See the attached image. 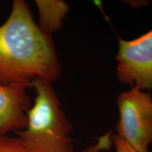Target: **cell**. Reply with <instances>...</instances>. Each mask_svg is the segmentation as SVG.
Segmentation results:
<instances>
[{
    "mask_svg": "<svg viewBox=\"0 0 152 152\" xmlns=\"http://www.w3.org/2000/svg\"><path fill=\"white\" fill-rule=\"evenodd\" d=\"M111 134L112 131L110 130L109 132H106L104 135L99 137L96 143L91 144L79 152H101L110 150L112 145Z\"/></svg>",
    "mask_w": 152,
    "mask_h": 152,
    "instance_id": "cell-8",
    "label": "cell"
},
{
    "mask_svg": "<svg viewBox=\"0 0 152 152\" xmlns=\"http://www.w3.org/2000/svg\"><path fill=\"white\" fill-rule=\"evenodd\" d=\"M111 139L116 152H137L130 144L118 136L116 134H112Z\"/></svg>",
    "mask_w": 152,
    "mask_h": 152,
    "instance_id": "cell-9",
    "label": "cell"
},
{
    "mask_svg": "<svg viewBox=\"0 0 152 152\" xmlns=\"http://www.w3.org/2000/svg\"><path fill=\"white\" fill-rule=\"evenodd\" d=\"M30 87L36 92L35 103L27 112V127L15 132L17 137L30 152H73V126L52 83L35 78Z\"/></svg>",
    "mask_w": 152,
    "mask_h": 152,
    "instance_id": "cell-2",
    "label": "cell"
},
{
    "mask_svg": "<svg viewBox=\"0 0 152 152\" xmlns=\"http://www.w3.org/2000/svg\"><path fill=\"white\" fill-rule=\"evenodd\" d=\"M27 87L0 85V134L20 131L28 125L30 100Z\"/></svg>",
    "mask_w": 152,
    "mask_h": 152,
    "instance_id": "cell-5",
    "label": "cell"
},
{
    "mask_svg": "<svg viewBox=\"0 0 152 152\" xmlns=\"http://www.w3.org/2000/svg\"><path fill=\"white\" fill-rule=\"evenodd\" d=\"M39 12L38 26L43 33L49 35L59 31L63 22L70 11V7L61 0H36Z\"/></svg>",
    "mask_w": 152,
    "mask_h": 152,
    "instance_id": "cell-6",
    "label": "cell"
},
{
    "mask_svg": "<svg viewBox=\"0 0 152 152\" xmlns=\"http://www.w3.org/2000/svg\"><path fill=\"white\" fill-rule=\"evenodd\" d=\"M0 152H30L20 139L0 134Z\"/></svg>",
    "mask_w": 152,
    "mask_h": 152,
    "instance_id": "cell-7",
    "label": "cell"
},
{
    "mask_svg": "<svg viewBox=\"0 0 152 152\" xmlns=\"http://www.w3.org/2000/svg\"><path fill=\"white\" fill-rule=\"evenodd\" d=\"M61 73L52 36L40 30L26 1L14 0L0 26V85L29 87L34 79L52 83Z\"/></svg>",
    "mask_w": 152,
    "mask_h": 152,
    "instance_id": "cell-1",
    "label": "cell"
},
{
    "mask_svg": "<svg viewBox=\"0 0 152 152\" xmlns=\"http://www.w3.org/2000/svg\"><path fill=\"white\" fill-rule=\"evenodd\" d=\"M125 3L128 4L131 7L134 9L141 8L142 7H146L149 4V1H144V0H140V1H125Z\"/></svg>",
    "mask_w": 152,
    "mask_h": 152,
    "instance_id": "cell-10",
    "label": "cell"
},
{
    "mask_svg": "<svg viewBox=\"0 0 152 152\" xmlns=\"http://www.w3.org/2000/svg\"><path fill=\"white\" fill-rule=\"evenodd\" d=\"M121 83L142 90H152V29L132 40L118 37L115 57Z\"/></svg>",
    "mask_w": 152,
    "mask_h": 152,
    "instance_id": "cell-4",
    "label": "cell"
},
{
    "mask_svg": "<svg viewBox=\"0 0 152 152\" xmlns=\"http://www.w3.org/2000/svg\"><path fill=\"white\" fill-rule=\"evenodd\" d=\"M119 120L117 135L137 152H149L152 144V96L132 87L120 93L117 98Z\"/></svg>",
    "mask_w": 152,
    "mask_h": 152,
    "instance_id": "cell-3",
    "label": "cell"
}]
</instances>
